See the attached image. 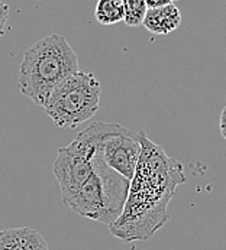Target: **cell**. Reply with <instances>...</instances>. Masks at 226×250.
Instances as JSON below:
<instances>
[{"instance_id": "7", "label": "cell", "mask_w": 226, "mask_h": 250, "mask_svg": "<svg viewBox=\"0 0 226 250\" xmlns=\"http://www.w3.org/2000/svg\"><path fill=\"white\" fill-rule=\"evenodd\" d=\"M142 25L154 35H168L181 25V13L174 3L158 9H148Z\"/></svg>"}, {"instance_id": "12", "label": "cell", "mask_w": 226, "mask_h": 250, "mask_svg": "<svg viewBox=\"0 0 226 250\" xmlns=\"http://www.w3.org/2000/svg\"><path fill=\"white\" fill-rule=\"evenodd\" d=\"M219 129H221V135L224 136L226 141V107L221 113V120H219Z\"/></svg>"}, {"instance_id": "13", "label": "cell", "mask_w": 226, "mask_h": 250, "mask_svg": "<svg viewBox=\"0 0 226 250\" xmlns=\"http://www.w3.org/2000/svg\"><path fill=\"white\" fill-rule=\"evenodd\" d=\"M173 1H176V0H173Z\"/></svg>"}, {"instance_id": "8", "label": "cell", "mask_w": 226, "mask_h": 250, "mask_svg": "<svg viewBox=\"0 0 226 250\" xmlns=\"http://www.w3.org/2000/svg\"><path fill=\"white\" fill-rule=\"evenodd\" d=\"M94 16L100 25H114L125 21L123 0H99L94 9Z\"/></svg>"}, {"instance_id": "11", "label": "cell", "mask_w": 226, "mask_h": 250, "mask_svg": "<svg viewBox=\"0 0 226 250\" xmlns=\"http://www.w3.org/2000/svg\"><path fill=\"white\" fill-rule=\"evenodd\" d=\"M147 7L148 9H158V7H164L167 4H171L173 0H145Z\"/></svg>"}, {"instance_id": "3", "label": "cell", "mask_w": 226, "mask_h": 250, "mask_svg": "<svg viewBox=\"0 0 226 250\" xmlns=\"http://www.w3.org/2000/svg\"><path fill=\"white\" fill-rule=\"evenodd\" d=\"M129 185V179L100 159L86 182L63 203L75 214L111 226L123 211Z\"/></svg>"}, {"instance_id": "5", "label": "cell", "mask_w": 226, "mask_h": 250, "mask_svg": "<svg viewBox=\"0 0 226 250\" xmlns=\"http://www.w3.org/2000/svg\"><path fill=\"white\" fill-rule=\"evenodd\" d=\"M105 162L129 181L134 178L139 156V135L117 123H94L90 126Z\"/></svg>"}, {"instance_id": "9", "label": "cell", "mask_w": 226, "mask_h": 250, "mask_svg": "<svg viewBox=\"0 0 226 250\" xmlns=\"http://www.w3.org/2000/svg\"><path fill=\"white\" fill-rule=\"evenodd\" d=\"M125 4V23L128 26H139L144 22L148 10L145 0H123Z\"/></svg>"}, {"instance_id": "1", "label": "cell", "mask_w": 226, "mask_h": 250, "mask_svg": "<svg viewBox=\"0 0 226 250\" xmlns=\"http://www.w3.org/2000/svg\"><path fill=\"white\" fill-rule=\"evenodd\" d=\"M141 156L131 179L128 198L120 217L109 226L111 234L123 242H145L167 223L168 204L179 185L186 182L183 165L144 130L138 132Z\"/></svg>"}, {"instance_id": "4", "label": "cell", "mask_w": 226, "mask_h": 250, "mask_svg": "<svg viewBox=\"0 0 226 250\" xmlns=\"http://www.w3.org/2000/svg\"><path fill=\"white\" fill-rule=\"evenodd\" d=\"M102 84L91 72L78 71L61 81L44 104L55 126L75 129L99 110Z\"/></svg>"}, {"instance_id": "6", "label": "cell", "mask_w": 226, "mask_h": 250, "mask_svg": "<svg viewBox=\"0 0 226 250\" xmlns=\"http://www.w3.org/2000/svg\"><path fill=\"white\" fill-rule=\"evenodd\" d=\"M0 250H49V248L35 229L15 227L0 231Z\"/></svg>"}, {"instance_id": "10", "label": "cell", "mask_w": 226, "mask_h": 250, "mask_svg": "<svg viewBox=\"0 0 226 250\" xmlns=\"http://www.w3.org/2000/svg\"><path fill=\"white\" fill-rule=\"evenodd\" d=\"M9 15H10V10H9V6L0 0V38L7 32V28H9Z\"/></svg>"}, {"instance_id": "2", "label": "cell", "mask_w": 226, "mask_h": 250, "mask_svg": "<svg viewBox=\"0 0 226 250\" xmlns=\"http://www.w3.org/2000/svg\"><path fill=\"white\" fill-rule=\"evenodd\" d=\"M77 71L78 58L68 41L60 34H51L25 51L18 72V88L44 107L51 91Z\"/></svg>"}]
</instances>
